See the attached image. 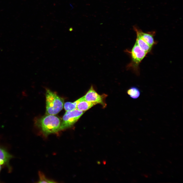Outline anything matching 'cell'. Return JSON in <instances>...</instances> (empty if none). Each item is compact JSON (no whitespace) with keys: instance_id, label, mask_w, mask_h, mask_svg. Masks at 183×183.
<instances>
[{"instance_id":"cell-1","label":"cell","mask_w":183,"mask_h":183,"mask_svg":"<svg viewBox=\"0 0 183 183\" xmlns=\"http://www.w3.org/2000/svg\"><path fill=\"white\" fill-rule=\"evenodd\" d=\"M60 119L55 115L47 114L38 120V125L45 136L60 131Z\"/></svg>"},{"instance_id":"cell-2","label":"cell","mask_w":183,"mask_h":183,"mask_svg":"<svg viewBox=\"0 0 183 183\" xmlns=\"http://www.w3.org/2000/svg\"><path fill=\"white\" fill-rule=\"evenodd\" d=\"M46 114L55 115L63 109L64 101L63 99L49 89L46 93Z\"/></svg>"},{"instance_id":"cell-3","label":"cell","mask_w":183,"mask_h":183,"mask_svg":"<svg viewBox=\"0 0 183 183\" xmlns=\"http://www.w3.org/2000/svg\"><path fill=\"white\" fill-rule=\"evenodd\" d=\"M126 51L130 54L131 57V62L127 66V69L139 74V64L148 53L141 49L136 42L130 51L126 50Z\"/></svg>"},{"instance_id":"cell-4","label":"cell","mask_w":183,"mask_h":183,"mask_svg":"<svg viewBox=\"0 0 183 183\" xmlns=\"http://www.w3.org/2000/svg\"><path fill=\"white\" fill-rule=\"evenodd\" d=\"M84 112L77 109L72 111H66L61 122L60 131L69 128L72 126Z\"/></svg>"},{"instance_id":"cell-5","label":"cell","mask_w":183,"mask_h":183,"mask_svg":"<svg viewBox=\"0 0 183 183\" xmlns=\"http://www.w3.org/2000/svg\"><path fill=\"white\" fill-rule=\"evenodd\" d=\"M107 96L105 94H103L102 95L99 94L95 90L93 86H92L84 97L85 100L94 103L96 104H100L103 108H105L106 106L105 100Z\"/></svg>"},{"instance_id":"cell-6","label":"cell","mask_w":183,"mask_h":183,"mask_svg":"<svg viewBox=\"0 0 183 183\" xmlns=\"http://www.w3.org/2000/svg\"><path fill=\"white\" fill-rule=\"evenodd\" d=\"M133 28L136 35L140 37L151 47H152L153 45L156 44V42L154 39V36L155 34V31L144 32L136 26H133Z\"/></svg>"},{"instance_id":"cell-7","label":"cell","mask_w":183,"mask_h":183,"mask_svg":"<svg viewBox=\"0 0 183 183\" xmlns=\"http://www.w3.org/2000/svg\"><path fill=\"white\" fill-rule=\"evenodd\" d=\"M12 157L10 154L5 149L0 147V164L6 166L10 169L9 163L10 159Z\"/></svg>"},{"instance_id":"cell-8","label":"cell","mask_w":183,"mask_h":183,"mask_svg":"<svg viewBox=\"0 0 183 183\" xmlns=\"http://www.w3.org/2000/svg\"><path fill=\"white\" fill-rule=\"evenodd\" d=\"M96 104L94 103L83 100L80 101L78 103L76 109L81 111L85 112Z\"/></svg>"},{"instance_id":"cell-9","label":"cell","mask_w":183,"mask_h":183,"mask_svg":"<svg viewBox=\"0 0 183 183\" xmlns=\"http://www.w3.org/2000/svg\"><path fill=\"white\" fill-rule=\"evenodd\" d=\"M136 42L142 50L147 53L151 50L152 47L149 45L139 36L136 35Z\"/></svg>"},{"instance_id":"cell-10","label":"cell","mask_w":183,"mask_h":183,"mask_svg":"<svg viewBox=\"0 0 183 183\" xmlns=\"http://www.w3.org/2000/svg\"><path fill=\"white\" fill-rule=\"evenodd\" d=\"M127 93L131 99H136L140 97L141 91L138 87L135 86H133L128 90Z\"/></svg>"},{"instance_id":"cell-11","label":"cell","mask_w":183,"mask_h":183,"mask_svg":"<svg viewBox=\"0 0 183 183\" xmlns=\"http://www.w3.org/2000/svg\"><path fill=\"white\" fill-rule=\"evenodd\" d=\"M85 100L84 96L74 102H66L64 105V108L66 111H71L76 109L78 103L80 101Z\"/></svg>"},{"instance_id":"cell-12","label":"cell","mask_w":183,"mask_h":183,"mask_svg":"<svg viewBox=\"0 0 183 183\" xmlns=\"http://www.w3.org/2000/svg\"><path fill=\"white\" fill-rule=\"evenodd\" d=\"M39 180L38 182L39 183H53L56 182L53 180L47 178L44 174L41 172H39Z\"/></svg>"},{"instance_id":"cell-13","label":"cell","mask_w":183,"mask_h":183,"mask_svg":"<svg viewBox=\"0 0 183 183\" xmlns=\"http://www.w3.org/2000/svg\"><path fill=\"white\" fill-rule=\"evenodd\" d=\"M1 165H2L0 164V172L1 171L2 168Z\"/></svg>"}]
</instances>
